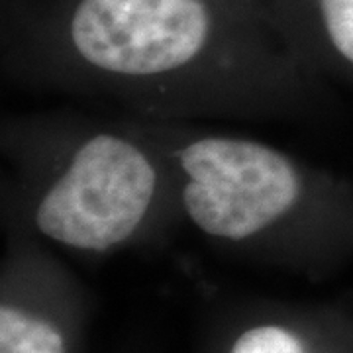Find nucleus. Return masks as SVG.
I'll use <instances>...</instances> for the list:
<instances>
[{
    "label": "nucleus",
    "instance_id": "20e7f679",
    "mask_svg": "<svg viewBox=\"0 0 353 353\" xmlns=\"http://www.w3.org/2000/svg\"><path fill=\"white\" fill-rule=\"evenodd\" d=\"M312 26L290 39L289 51L320 81L322 73H353V0H310Z\"/></svg>",
    "mask_w": 353,
    "mask_h": 353
},
{
    "label": "nucleus",
    "instance_id": "423d86ee",
    "mask_svg": "<svg viewBox=\"0 0 353 353\" xmlns=\"http://www.w3.org/2000/svg\"><path fill=\"white\" fill-rule=\"evenodd\" d=\"M228 353H314L308 336L299 328L267 320L243 328L230 343Z\"/></svg>",
    "mask_w": 353,
    "mask_h": 353
},
{
    "label": "nucleus",
    "instance_id": "f03ea898",
    "mask_svg": "<svg viewBox=\"0 0 353 353\" xmlns=\"http://www.w3.org/2000/svg\"><path fill=\"white\" fill-rule=\"evenodd\" d=\"M2 153L16 224L59 248L106 255L183 222L171 163L130 116L12 120Z\"/></svg>",
    "mask_w": 353,
    "mask_h": 353
},
{
    "label": "nucleus",
    "instance_id": "f257e3e1",
    "mask_svg": "<svg viewBox=\"0 0 353 353\" xmlns=\"http://www.w3.org/2000/svg\"><path fill=\"white\" fill-rule=\"evenodd\" d=\"M214 0H75L2 63L22 85L139 118L306 122L320 81Z\"/></svg>",
    "mask_w": 353,
    "mask_h": 353
},
{
    "label": "nucleus",
    "instance_id": "39448f33",
    "mask_svg": "<svg viewBox=\"0 0 353 353\" xmlns=\"http://www.w3.org/2000/svg\"><path fill=\"white\" fill-rule=\"evenodd\" d=\"M0 353H69V341L57 320L28 304L4 301L0 306Z\"/></svg>",
    "mask_w": 353,
    "mask_h": 353
},
{
    "label": "nucleus",
    "instance_id": "7ed1b4c3",
    "mask_svg": "<svg viewBox=\"0 0 353 353\" xmlns=\"http://www.w3.org/2000/svg\"><path fill=\"white\" fill-rule=\"evenodd\" d=\"M167 155L183 222L204 238L308 259L343 228V194L314 165L263 139L130 116Z\"/></svg>",
    "mask_w": 353,
    "mask_h": 353
}]
</instances>
